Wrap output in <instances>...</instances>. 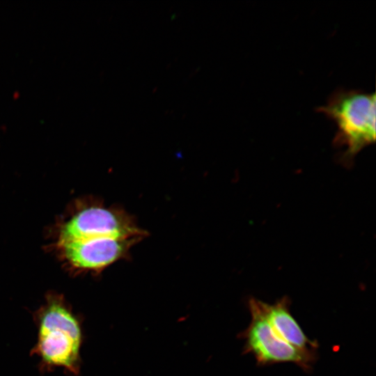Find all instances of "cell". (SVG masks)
Here are the masks:
<instances>
[{
	"instance_id": "obj_7",
	"label": "cell",
	"mask_w": 376,
	"mask_h": 376,
	"mask_svg": "<svg viewBox=\"0 0 376 376\" xmlns=\"http://www.w3.org/2000/svg\"><path fill=\"white\" fill-rule=\"evenodd\" d=\"M19 97V93L17 91H16V92H15V93H13V97H14V99H17V98H18Z\"/></svg>"
},
{
	"instance_id": "obj_1",
	"label": "cell",
	"mask_w": 376,
	"mask_h": 376,
	"mask_svg": "<svg viewBox=\"0 0 376 376\" xmlns=\"http://www.w3.org/2000/svg\"><path fill=\"white\" fill-rule=\"evenodd\" d=\"M38 341L34 352L43 363L64 368L72 373L79 370L81 327L63 298L49 296L37 313Z\"/></svg>"
},
{
	"instance_id": "obj_2",
	"label": "cell",
	"mask_w": 376,
	"mask_h": 376,
	"mask_svg": "<svg viewBox=\"0 0 376 376\" xmlns=\"http://www.w3.org/2000/svg\"><path fill=\"white\" fill-rule=\"evenodd\" d=\"M337 126L335 141L352 156L375 139V94L339 90L318 109Z\"/></svg>"
},
{
	"instance_id": "obj_5",
	"label": "cell",
	"mask_w": 376,
	"mask_h": 376,
	"mask_svg": "<svg viewBox=\"0 0 376 376\" xmlns=\"http://www.w3.org/2000/svg\"><path fill=\"white\" fill-rule=\"evenodd\" d=\"M143 238L97 237L58 243L65 259L73 267L100 271L130 256L131 249Z\"/></svg>"
},
{
	"instance_id": "obj_3",
	"label": "cell",
	"mask_w": 376,
	"mask_h": 376,
	"mask_svg": "<svg viewBox=\"0 0 376 376\" xmlns=\"http://www.w3.org/2000/svg\"><path fill=\"white\" fill-rule=\"evenodd\" d=\"M251 320L240 335L244 340V352L251 354L259 366L292 363L309 371L318 356L316 351H302L281 339L273 331L259 304V299L248 300Z\"/></svg>"
},
{
	"instance_id": "obj_6",
	"label": "cell",
	"mask_w": 376,
	"mask_h": 376,
	"mask_svg": "<svg viewBox=\"0 0 376 376\" xmlns=\"http://www.w3.org/2000/svg\"><path fill=\"white\" fill-rule=\"evenodd\" d=\"M260 308L274 333L283 341L302 351H316L318 344L310 340L290 311V300L283 297L273 304L259 300Z\"/></svg>"
},
{
	"instance_id": "obj_4",
	"label": "cell",
	"mask_w": 376,
	"mask_h": 376,
	"mask_svg": "<svg viewBox=\"0 0 376 376\" xmlns=\"http://www.w3.org/2000/svg\"><path fill=\"white\" fill-rule=\"evenodd\" d=\"M146 235L147 232L123 208L93 204L81 210L63 226L58 243L97 237L143 238Z\"/></svg>"
}]
</instances>
